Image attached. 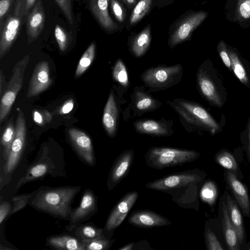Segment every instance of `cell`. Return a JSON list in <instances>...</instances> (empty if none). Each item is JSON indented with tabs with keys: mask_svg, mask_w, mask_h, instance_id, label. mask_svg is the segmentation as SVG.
<instances>
[{
	"mask_svg": "<svg viewBox=\"0 0 250 250\" xmlns=\"http://www.w3.org/2000/svg\"><path fill=\"white\" fill-rule=\"evenodd\" d=\"M138 197L139 193L136 191H130L124 195L111 210L106 220L104 230L113 233L125 220Z\"/></svg>",
	"mask_w": 250,
	"mask_h": 250,
	"instance_id": "12",
	"label": "cell"
},
{
	"mask_svg": "<svg viewBox=\"0 0 250 250\" xmlns=\"http://www.w3.org/2000/svg\"><path fill=\"white\" fill-rule=\"evenodd\" d=\"M149 93L144 86L135 87L130 95V103L125 111V115L127 117L131 112V116H141L145 113L158 109L162 103Z\"/></svg>",
	"mask_w": 250,
	"mask_h": 250,
	"instance_id": "10",
	"label": "cell"
},
{
	"mask_svg": "<svg viewBox=\"0 0 250 250\" xmlns=\"http://www.w3.org/2000/svg\"><path fill=\"white\" fill-rule=\"evenodd\" d=\"M232 72L245 86L250 88V64L238 50L227 44Z\"/></svg>",
	"mask_w": 250,
	"mask_h": 250,
	"instance_id": "23",
	"label": "cell"
},
{
	"mask_svg": "<svg viewBox=\"0 0 250 250\" xmlns=\"http://www.w3.org/2000/svg\"><path fill=\"white\" fill-rule=\"evenodd\" d=\"M125 5L127 8L133 9L139 0H120Z\"/></svg>",
	"mask_w": 250,
	"mask_h": 250,
	"instance_id": "50",
	"label": "cell"
},
{
	"mask_svg": "<svg viewBox=\"0 0 250 250\" xmlns=\"http://www.w3.org/2000/svg\"><path fill=\"white\" fill-rule=\"evenodd\" d=\"M14 0H0V28L2 27V21L8 12Z\"/></svg>",
	"mask_w": 250,
	"mask_h": 250,
	"instance_id": "45",
	"label": "cell"
},
{
	"mask_svg": "<svg viewBox=\"0 0 250 250\" xmlns=\"http://www.w3.org/2000/svg\"><path fill=\"white\" fill-rule=\"evenodd\" d=\"M205 10H188L180 15L170 25L167 44L170 49L191 40L194 31L208 17Z\"/></svg>",
	"mask_w": 250,
	"mask_h": 250,
	"instance_id": "6",
	"label": "cell"
},
{
	"mask_svg": "<svg viewBox=\"0 0 250 250\" xmlns=\"http://www.w3.org/2000/svg\"><path fill=\"white\" fill-rule=\"evenodd\" d=\"M25 0H17L12 14L10 15L0 31V59L8 53L19 34L22 18L24 15Z\"/></svg>",
	"mask_w": 250,
	"mask_h": 250,
	"instance_id": "9",
	"label": "cell"
},
{
	"mask_svg": "<svg viewBox=\"0 0 250 250\" xmlns=\"http://www.w3.org/2000/svg\"><path fill=\"white\" fill-rule=\"evenodd\" d=\"M54 36L60 50L62 52L65 51L68 47V37L64 29L60 25H56Z\"/></svg>",
	"mask_w": 250,
	"mask_h": 250,
	"instance_id": "39",
	"label": "cell"
},
{
	"mask_svg": "<svg viewBox=\"0 0 250 250\" xmlns=\"http://www.w3.org/2000/svg\"><path fill=\"white\" fill-rule=\"evenodd\" d=\"M98 211L97 199L90 189L84 190L79 206L72 211L70 220L76 224L85 221Z\"/></svg>",
	"mask_w": 250,
	"mask_h": 250,
	"instance_id": "22",
	"label": "cell"
},
{
	"mask_svg": "<svg viewBox=\"0 0 250 250\" xmlns=\"http://www.w3.org/2000/svg\"><path fill=\"white\" fill-rule=\"evenodd\" d=\"M71 144L82 159L93 166L95 163L93 147L90 138L84 132L72 128L68 130Z\"/></svg>",
	"mask_w": 250,
	"mask_h": 250,
	"instance_id": "17",
	"label": "cell"
},
{
	"mask_svg": "<svg viewBox=\"0 0 250 250\" xmlns=\"http://www.w3.org/2000/svg\"><path fill=\"white\" fill-rule=\"evenodd\" d=\"M80 187L45 188L36 192L29 201L36 209L62 219L70 218L71 205Z\"/></svg>",
	"mask_w": 250,
	"mask_h": 250,
	"instance_id": "2",
	"label": "cell"
},
{
	"mask_svg": "<svg viewBox=\"0 0 250 250\" xmlns=\"http://www.w3.org/2000/svg\"><path fill=\"white\" fill-rule=\"evenodd\" d=\"M51 247L60 250H85L81 241L78 238L67 235L51 236L47 239Z\"/></svg>",
	"mask_w": 250,
	"mask_h": 250,
	"instance_id": "27",
	"label": "cell"
},
{
	"mask_svg": "<svg viewBox=\"0 0 250 250\" xmlns=\"http://www.w3.org/2000/svg\"><path fill=\"white\" fill-rule=\"evenodd\" d=\"M135 242L129 243L119 248L118 250H133L135 249Z\"/></svg>",
	"mask_w": 250,
	"mask_h": 250,
	"instance_id": "52",
	"label": "cell"
},
{
	"mask_svg": "<svg viewBox=\"0 0 250 250\" xmlns=\"http://www.w3.org/2000/svg\"><path fill=\"white\" fill-rule=\"evenodd\" d=\"M175 0H169V1H170V3L172 2L173 1H175Z\"/></svg>",
	"mask_w": 250,
	"mask_h": 250,
	"instance_id": "53",
	"label": "cell"
},
{
	"mask_svg": "<svg viewBox=\"0 0 250 250\" xmlns=\"http://www.w3.org/2000/svg\"><path fill=\"white\" fill-rule=\"evenodd\" d=\"M134 156L133 149L123 151L115 160L110 169L107 185L108 190L114 188L128 174Z\"/></svg>",
	"mask_w": 250,
	"mask_h": 250,
	"instance_id": "14",
	"label": "cell"
},
{
	"mask_svg": "<svg viewBox=\"0 0 250 250\" xmlns=\"http://www.w3.org/2000/svg\"><path fill=\"white\" fill-rule=\"evenodd\" d=\"M224 11L229 21L243 29L250 27V0H227Z\"/></svg>",
	"mask_w": 250,
	"mask_h": 250,
	"instance_id": "13",
	"label": "cell"
},
{
	"mask_svg": "<svg viewBox=\"0 0 250 250\" xmlns=\"http://www.w3.org/2000/svg\"><path fill=\"white\" fill-rule=\"evenodd\" d=\"M173 122L172 120L161 118L160 120L143 119L133 123L135 131L141 134L153 136H170L174 133Z\"/></svg>",
	"mask_w": 250,
	"mask_h": 250,
	"instance_id": "15",
	"label": "cell"
},
{
	"mask_svg": "<svg viewBox=\"0 0 250 250\" xmlns=\"http://www.w3.org/2000/svg\"><path fill=\"white\" fill-rule=\"evenodd\" d=\"M197 88L209 104L221 108L227 101L228 93L223 77L212 61L207 58L200 65L196 74Z\"/></svg>",
	"mask_w": 250,
	"mask_h": 250,
	"instance_id": "3",
	"label": "cell"
},
{
	"mask_svg": "<svg viewBox=\"0 0 250 250\" xmlns=\"http://www.w3.org/2000/svg\"><path fill=\"white\" fill-rule=\"evenodd\" d=\"M96 44L92 42L81 58L75 72L77 77L81 76L86 71L92 63L95 56Z\"/></svg>",
	"mask_w": 250,
	"mask_h": 250,
	"instance_id": "31",
	"label": "cell"
},
{
	"mask_svg": "<svg viewBox=\"0 0 250 250\" xmlns=\"http://www.w3.org/2000/svg\"><path fill=\"white\" fill-rule=\"evenodd\" d=\"M123 104H119V100L112 89L104 106L102 118L104 127L111 138H114L116 135L121 105Z\"/></svg>",
	"mask_w": 250,
	"mask_h": 250,
	"instance_id": "18",
	"label": "cell"
},
{
	"mask_svg": "<svg viewBox=\"0 0 250 250\" xmlns=\"http://www.w3.org/2000/svg\"><path fill=\"white\" fill-rule=\"evenodd\" d=\"M37 0H25L24 15L27 16L29 10L33 7Z\"/></svg>",
	"mask_w": 250,
	"mask_h": 250,
	"instance_id": "49",
	"label": "cell"
},
{
	"mask_svg": "<svg viewBox=\"0 0 250 250\" xmlns=\"http://www.w3.org/2000/svg\"><path fill=\"white\" fill-rule=\"evenodd\" d=\"M110 0H90V7L94 17L102 29L108 34L122 30L119 25L110 17L108 12Z\"/></svg>",
	"mask_w": 250,
	"mask_h": 250,
	"instance_id": "19",
	"label": "cell"
},
{
	"mask_svg": "<svg viewBox=\"0 0 250 250\" xmlns=\"http://www.w3.org/2000/svg\"><path fill=\"white\" fill-rule=\"evenodd\" d=\"M226 181L244 215L250 217V200L246 187L230 171L225 172Z\"/></svg>",
	"mask_w": 250,
	"mask_h": 250,
	"instance_id": "25",
	"label": "cell"
},
{
	"mask_svg": "<svg viewBox=\"0 0 250 250\" xmlns=\"http://www.w3.org/2000/svg\"><path fill=\"white\" fill-rule=\"evenodd\" d=\"M182 65H159L148 68L142 72L140 78L149 92H157L169 88L181 80Z\"/></svg>",
	"mask_w": 250,
	"mask_h": 250,
	"instance_id": "5",
	"label": "cell"
},
{
	"mask_svg": "<svg viewBox=\"0 0 250 250\" xmlns=\"http://www.w3.org/2000/svg\"><path fill=\"white\" fill-rule=\"evenodd\" d=\"M110 9L116 20L125 27L127 20L125 5L120 0H110Z\"/></svg>",
	"mask_w": 250,
	"mask_h": 250,
	"instance_id": "38",
	"label": "cell"
},
{
	"mask_svg": "<svg viewBox=\"0 0 250 250\" xmlns=\"http://www.w3.org/2000/svg\"><path fill=\"white\" fill-rule=\"evenodd\" d=\"M247 139V150L249 156V160L250 162V116L249 118L246 128L245 130Z\"/></svg>",
	"mask_w": 250,
	"mask_h": 250,
	"instance_id": "48",
	"label": "cell"
},
{
	"mask_svg": "<svg viewBox=\"0 0 250 250\" xmlns=\"http://www.w3.org/2000/svg\"><path fill=\"white\" fill-rule=\"evenodd\" d=\"M85 250H108L115 239H108L104 235L90 239L81 240Z\"/></svg>",
	"mask_w": 250,
	"mask_h": 250,
	"instance_id": "33",
	"label": "cell"
},
{
	"mask_svg": "<svg viewBox=\"0 0 250 250\" xmlns=\"http://www.w3.org/2000/svg\"><path fill=\"white\" fill-rule=\"evenodd\" d=\"M226 202L230 221L237 232L239 242L241 245L244 238L245 230L241 212L236 202L230 196L228 195Z\"/></svg>",
	"mask_w": 250,
	"mask_h": 250,
	"instance_id": "29",
	"label": "cell"
},
{
	"mask_svg": "<svg viewBox=\"0 0 250 250\" xmlns=\"http://www.w3.org/2000/svg\"><path fill=\"white\" fill-rule=\"evenodd\" d=\"M216 162L223 167L238 175V167L235 159L229 151L221 150L215 156Z\"/></svg>",
	"mask_w": 250,
	"mask_h": 250,
	"instance_id": "34",
	"label": "cell"
},
{
	"mask_svg": "<svg viewBox=\"0 0 250 250\" xmlns=\"http://www.w3.org/2000/svg\"><path fill=\"white\" fill-rule=\"evenodd\" d=\"M30 194H26L16 196L12 199L14 206L10 214H13L23 208L27 203L28 200L31 197Z\"/></svg>",
	"mask_w": 250,
	"mask_h": 250,
	"instance_id": "44",
	"label": "cell"
},
{
	"mask_svg": "<svg viewBox=\"0 0 250 250\" xmlns=\"http://www.w3.org/2000/svg\"><path fill=\"white\" fill-rule=\"evenodd\" d=\"M29 60L26 55L15 65L13 74L1 95L0 102V124L5 120L10 113L18 93L22 88L25 69Z\"/></svg>",
	"mask_w": 250,
	"mask_h": 250,
	"instance_id": "7",
	"label": "cell"
},
{
	"mask_svg": "<svg viewBox=\"0 0 250 250\" xmlns=\"http://www.w3.org/2000/svg\"><path fill=\"white\" fill-rule=\"evenodd\" d=\"M17 111L16 134L4 167L7 173L13 171L17 165L25 144L26 126L24 113L20 108H17Z\"/></svg>",
	"mask_w": 250,
	"mask_h": 250,
	"instance_id": "11",
	"label": "cell"
},
{
	"mask_svg": "<svg viewBox=\"0 0 250 250\" xmlns=\"http://www.w3.org/2000/svg\"><path fill=\"white\" fill-rule=\"evenodd\" d=\"M128 222L141 228H152L169 225L171 222L161 214L148 209L137 210L128 218Z\"/></svg>",
	"mask_w": 250,
	"mask_h": 250,
	"instance_id": "20",
	"label": "cell"
},
{
	"mask_svg": "<svg viewBox=\"0 0 250 250\" xmlns=\"http://www.w3.org/2000/svg\"><path fill=\"white\" fill-rule=\"evenodd\" d=\"M155 0H139L132 9L127 20L125 27L128 31L136 26L139 22L151 11L154 5Z\"/></svg>",
	"mask_w": 250,
	"mask_h": 250,
	"instance_id": "28",
	"label": "cell"
},
{
	"mask_svg": "<svg viewBox=\"0 0 250 250\" xmlns=\"http://www.w3.org/2000/svg\"><path fill=\"white\" fill-rule=\"evenodd\" d=\"M112 77L121 88L127 89L129 86V79L126 66L121 59H118L113 68Z\"/></svg>",
	"mask_w": 250,
	"mask_h": 250,
	"instance_id": "32",
	"label": "cell"
},
{
	"mask_svg": "<svg viewBox=\"0 0 250 250\" xmlns=\"http://www.w3.org/2000/svg\"><path fill=\"white\" fill-rule=\"evenodd\" d=\"M33 117L35 122L41 126L51 122L52 116L46 110H34L33 112Z\"/></svg>",
	"mask_w": 250,
	"mask_h": 250,
	"instance_id": "43",
	"label": "cell"
},
{
	"mask_svg": "<svg viewBox=\"0 0 250 250\" xmlns=\"http://www.w3.org/2000/svg\"><path fill=\"white\" fill-rule=\"evenodd\" d=\"M200 172L197 169L173 173L148 182L146 188L170 193L180 189H187L189 186L202 180Z\"/></svg>",
	"mask_w": 250,
	"mask_h": 250,
	"instance_id": "8",
	"label": "cell"
},
{
	"mask_svg": "<svg viewBox=\"0 0 250 250\" xmlns=\"http://www.w3.org/2000/svg\"><path fill=\"white\" fill-rule=\"evenodd\" d=\"M15 134L16 126L14 125L12 119H10L5 126L1 137V145L3 147L4 153L7 157L10 152Z\"/></svg>",
	"mask_w": 250,
	"mask_h": 250,
	"instance_id": "35",
	"label": "cell"
},
{
	"mask_svg": "<svg viewBox=\"0 0 250 250\" xmlns=\"http://www.w3.org/2000/svg\"><path fill=\"white\" fill-rule=\"evenodd\" d=\"M200 155V154L194 150L168 146H153L147 151L145 158L148 167L161 170L193 162Z\"/></svg>",
	"mask_w": 250,
	"mask_h": 250,
	"instance_id": "4",
	"label": "cell"
},
{
	"mask_svg": "<svg viewBox=\"0 0 250 250\" xmlns=\"http://www.w3.org/2000/svg\"><path fill=\"white\" fill-rule=\"evenodd\" d=\"M200 195L203 202L210 206L213 205L217 196V189L214 183L211 181L206 182L201 189Z\"/></svg>",
	"mask_w": 250,
	"mask_h": 250,
	"instance_id": "37",
	"label": "cell"
},
{
	"mask_svg": "<svg viewBox=\"0 0 250 250\" xmlns=\"http://www.w3.org/2000/svg\"><path fill=\"white\" fill-rule=\"evenodd\" d=\"M75 235L79 240L90 239L104 235V229L92 224H84L75 227Z\"/></svg>",
	"mask_w": 250,
	"mask_h": 250,
	"instance_id": "30",
	"label": "cell"
},
{
	"mask_svg": "<svg viewBox=\"0 0 250 250\" xmlns=\"http://www.w3.org/2000/svg\"><path fill=\"white\" fill-rule=\"evenodd\" d=\"M50 68L47 61H42L35 66L29 82L26 96L28 98L42 92L51 85Z\"/></svg>",
	"mask_w": 250,
	"mask_h": 250,
	"instance_id": "16",
	"label": "cell"
},
{
	"mask_svg": "<svg viewBox=\"0 0 250 250\" xmlns=\"http://www.w3.org/2000/svg\"><path fill=\"white\" fill-rule=\"evenodd\" d=\"M227 46V43L224 40H221L217 44V51L224 65L230 72H232L231 61Z\"/></svg>",
	"mask_w": 250,
	"mask_h": 250,
	"instance_id": "41",
	"label": "cell"
},
{
	"mask_svg": "<svg viewBox=\"0 0 250 250\" xmlns=\"http://www.w3.org/2000/svg\"><path fill=\"white\" fill-rule=\"evenodd\" d=\"M44 21L45 12L42 0H37L26 18V28L28 43L39 37L43 29Z\"/></svg>",
	"mask_w": 250,
	"mask_h": 250,
	"instance_id": "21",
	"label": "cell"
},
{
	"mask_svg": "<svg viewBox=\"0 0 250 250\" xmlns=\"http://www.w3.org/2000/svg\"><path fill=\"white\" fill-rule=\"evenodd\" d=\"M167 103L178 114L188 132L204 131L214 135L222 131L220 123L199 103L183 98H175Z\"/></svg>",
	"mask_w": 250,
	"mask_h": 250,
	"instance_id": "1",
	"label": "cell"
},
{
	"mask_svg": "<svg viewBox=\"0 0 250 250\" xmlns=\"http://www.w3.org/2000/svg\"><path fill=\"white\" fill-rule=\"evenodd\" d=\"M10 204L7 201H2L0 205V224H1L11 211Z\"/></svg>",
	"mask_w": 250,
	"mask_h": 250,
	"instance_id": "46",
	"label": "cell"
},
{
	"mask_svg": "<svg viewBox=\"0 0 250 250\" xmlns=\"http://www.w3.org/2000/svg\"><path fill=\"white\" fill-rule=\"evenodd\" d=\"M205 240L207 249L208 250H222L224 249L215 233L209 228H208L206 230Z\"/></svg>",
	"mask_w": 250,
	"mask_h": 250,
	"instance_id": "40",
	"label": "cell"
},
{
	"mask_svg": "<svg viewBox=\"0 0 250 250\" xmlns=\"http://www.w3.org/2000/svg\"><path fill=\"white\" fill-rule=\"evenodd\" d=\"M5 77L3 74L2 70L0 71V95L1 96L3 91L6 88Z\"/></svg>",
	"mask_w": 250,
	"mask_h": 250,
	"instance_id": "51",
	"label": "cell"
},
{
	"mask_svg": "<svg viewBox=\"0 0 250 250\" xmlns=\"http://www.w3.org/2000/svg\"><path fill=\"white\" fill-rule=\"evenodd\" d=\"M70 24L73 23L71 0H55Z\"/></svg>",
	"mask_w": 250,
	"mask_h": 250,
	"instance_id": "42",
	"label": "cell"
},
{
	"mask_svg": "<svg viewBox=\"0 0 250 250\" xmlns=\"http://www.w3.org/2000/svg\"><path fill=\"white\" fill-rule=\"evenodd\" d=\"M48 166L45 164L39 163L34 165L30 168L27 174L18 183L17 188L21 185L36 180L46 174L48 171Z\"/></svg>",
	"mask_w": 250,
	"mask_h": 250,
	"instance_id": "36",
	"label": "cell"
},
{
	"mask_svg": "<svg viewBox=\"0 0 250 250\" xmlns=\"http://www.w3.org/2000/svg\"><path fill=\"white\" fill-rule=\"evenodd\" d=\"M151 40V26L148 23L140 32L130 35L127 42L128 49L134 57L140 58L147 51Z\"/></svg>",
	"mask_w": 250,
	"mask_h": 250,
	"instance_id": "24",
	"label": "cell"
},
{
	"mask_svg": "<svg viewBox=\"0 0 250 250\" xmlns=\"http://www.w3.org/2000/svg\"><path fill=\"white\" fill-rule=\"evenodd\" d=\"M222 211V225L226 244L229 250H239L241 245L239 238L224 203L223 204Z\"/></svg>",
	"mask_w": 250,
	"mask_h": 250,
	"instance_id": "26",
	"label": "cell"
},
{
	"mask_svg": "<svg viewBox=\"0 0 250 250\" xmlns=\"http://www.w3.org/2000/svg\"><path fill=\"white\" fill-rule=\"evenodd\" d=\"M73 106L74 101L72 99H70L63 104L60 112L62 114H67L72 110Z\"/></svg>",
	"mask_w": 250,
	"mask_h": 250,
	"instance_id": "47",
	"label": "cell"
}]
</instances>
